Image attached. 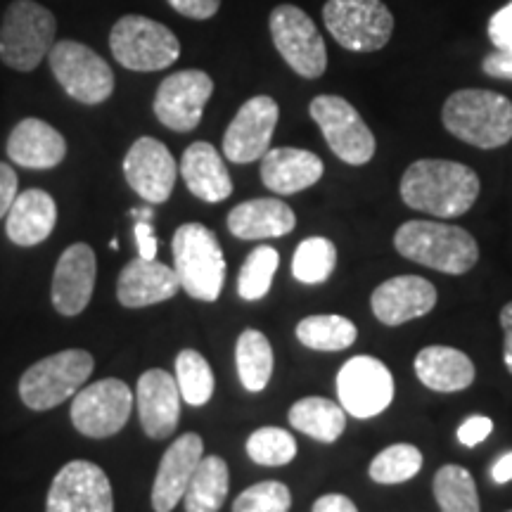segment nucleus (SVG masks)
<instances>
[{"instance_id":"1","label":"nucleus","mask_w":512,"mask_h":512,"mask_svg":"<svg viewBox=\"0 0 512 512\" xmlns=\"http://www.w3.org/2000/svg\"><path fill=\"white\" fill-rule=\"evenodd\" d=\"M401 200L437 219L463 216L479 197V176L470 166L448 159H418L401 178Z\"/></svg>"},{"instance_id":"2","label":"nucleus","mask_w":512,"mask_h":512,"mask_svg":"<svg viewBox=\"0 0 512 512\" xmlns=\"http://www.w3.org/2000/svg\"><path fill=\"white\" fill-rule=\"evenodd\" d=\"M441 121L451 136L479 150H496L512 140V102L484 88H463L448 95Z\"/></svg>"},{"instance_id":"3","label":"nucleus","mask_w":512,"mask_h":512,"mask_svg":"<svg viewBox=\"0 0 512 512\" xmlns=\"http://www.w3.org/2000/svg\"><path fill=\"white\" fill-rule=\"evenodd\" d=\"M394 247L403 259L448 275H463L479 261L477 240L439 221H406L394 233Z\"/></svg>"},{"instance_id":"4","label":"nucleus","mask_w":512,"mask_h":512,"mask_svg":"<svg viewBox=\"0 0 512 512\" xmlns=\"http://www.w3.org/2000/svg\"><path fill=\"white\" fill-rule=\"evenodd\" d=\"M171 247L181 290L197 302H216L226 280V256L214 230L202 223H183Z\"/></svg>"},{"instance_id":"5","label":"nucleus","mask_w":512,"mask_h":512,"mask_svg":"<svg viewBox=\"0 0 512 512\" xmlns=\"http://www.w3.org/2000/svg\"><path fill=\"white\" fill-rule=\"evenodd\" d=\"M55 15L34 0H15L0 27V60L17 72H31L55 46Z\"/></svg>"},{"instance_id":"6","label":"nucleus","mask_w":512,"mask_h":512,"mask_svg":"<svg viewBox=\"0 0 512 512\" xmlns=\"http://www.w3.org/2000/svg\"><path fill=\"white\" fill-rule=\"evenodd\" d=\"M95 361L88 351L67 349L27 368L19 380V396L31 411H50L79 392L93 375Z\"/></svg>"},{"instance_id":"7","label":"nucleus","mask_w":512,"mask_h":512,"mask_svg":"<svg viewBox=\"0 0 512 512\" xmlns=\"http://www.w3.org/2000/svg\"><path fill=\"white\" fill-rule=\"evenodd\" d=\"M110 48L114 60L131 72H159L181 55L174 31L143 15H126L112 27Z\"/></svg>"},{"instance_id":"8","label":"nucleus","mask_w":512,"mask_h":512,"mask_svg":"<svg viewBox=\"0 0 512 512\" xmlns=\"http://www.w3.org/2000/svg\"><path fill=\"white\" fill-rule=\"evenodd\" d=\"M323 22L332 38L351 53H375L394 34V15L382 0H328Z\"/></svg>"},{"instance_id":"9","label":"nucleus","mask_w":512,"mask_h":512,"mask_svg":"<svg viewBox=\"0 0 512 512\" xmlns=\"http://www.w3.org/2000/svg\"><path fill=\"white\" fill-rule=\"evenodd\" d=\"M309 114L323 133L325 143L344 164L363 166L375 157L377 143L373 131L349 100L339 95H318L311 100Z\"/></svg>"},{"instance_id":"10","label":"nucleus","mask_w":512,"mask_h":512,"mask_svg":"<svg viewBox=\"0 0 512 512\" xmlns=\"http://www.w3.org/2000/svg\"><path fill=\"white\" fill-rule=\"evenodd\" d=\"M50 69L64 93L83 105H100L114 93V72L102 57L83 43L60 41L48 53Z\"/></svg>"},{"instance_id":"11","label":"nucleus","mask_w":512,"mask_h":512,"mask_svg":"<svg viewBox=\"0 0 512 512\" xmlns=\"http://www.w3.org/2000/svg\"><path fill=\"white\" fill-rule=\"evenodd\" d=\"M275 50L304 79H318L328 69V48L313 19L297 5H278L268 19Z\"/></svg>"},{"instance_id":"12","label":"nucleus","mask_w":512,"mask_h":512,"mask_svg":"<svg viewBox=\"0 0 512 512\" xmlns=\"http://www.w3.org/2000/svg\"><path fill=\"white\" fill-rule=\"evenodd\" d=\"M131 387L117 377L98 380L74 394L72 422L83 437L107 439L124 430L133 411Z\"/></svg>"},{"instance_id":"13","label":"nucleus","mask_w":512,"mask_h":512,"mask_svg":"<svg viewBox=\"0 0 512 512\" xmlns=\"http://www.w3.org/2000/svg\"><path fill=\"white\" fill-rule=\"evenodd\" d=\"M337 399L354 418H375L394 401V377L377 358L354 356L337 373Z\"/></svg>"},{"instance_id":"14","label":"nucleus","mask_w":512,"mask_h":512,"mask_svg":"<svg viewBox=\"0 0 512 512\" xmlns=\"http://www.w3.org/2000/svg\"><path fill=\"white\" fill-rule=\"evenodd\" d=\"M46 512H114L110 477L91 460H72L50 484Z\"/></svg>"},{"instance_id":"15","label":"nucleus","mask_w":512,"mask_h":512,"mask_svg":"<svg viewBox=\"0 0 512 512\" xmlns=\"http://www.w3.org/2000/svg\"><path fill=\"white\" fill-rule=\"evenodd\" d=\"M214 93V81L200 69L176 72L159 83L152 110L166 128L176 133H190L200 126L204 107Z\"/></svg>"},{"instance_id":"16","label":"nucleus","mask_w":512,"mask_h":512,"mask_svg":"<svg viewBox=\"0 0 512 512\" xmlns=\"http://www.w3.org/2000/svg\"><path fill=\"white\" fill-rule=\"evenodd\" d=\"M280 107L268 95H256L240 107L223 136V155L233 164L256 162L271 150Z\"/></svg>"},{"instance_id":"17","label":"nucleus","mask_w":512,"mask_h":512,"mask_svg":"<svg viewBox=\"0 0 512 512\" xmlns=\"http://www.w3.org/2000/svg\"><path fill=\"white\" fill-rule=\"evenodd\" d=\"M124 176L147 204H164L174 192L178 164L169 147L157 138L143 136L126 152Z\"/></svg>"},{"instance_id":"18","label":"nucleus","mask_w":512,"mask_h":512,"mask_svg":"<svg viewBox=\"0 0 512 512\" xmlns=\"http://www.w3.org/2000/svg\"><path fill=\"white\" fill-rule=\"evenodd\" d=\"M181 389L176 377L162 368L140 375L136 387V408L140 427L150 439H169L181 420Z\"/></svg>"},{"instance_id":"19","label":"nucleus","mask_w":512,"mask_h":512,"mask_svg":"<svg viewBox=\"0 0 512 512\" xmlns=\"http://www.w3.org/2000/svg\"><path fill=\"white\" fill-rule=\"evenodd\" d=\"M95 275H98V259L93 247L76 242L67 247L57 261L53 273V306L62 316H79L91 304L95 290Z\"/></svg>"},{"instance_id":"20","label":"nucleus","mask_w":512,"mask_h":512,"mask_svg":"<svg viewBox=\"0 0 512 512\" xmlns=\"http://www.w3.org/2000/svg\"><path fill=\"white\" fill-rule=\"evenodd\" d=\"M370 306L382 325L396 328L408 320L427 316L437 306V287L420 275H396L377 287Z\"/></svg>"},{"instance_id":"21","label":"nucleus","mask_w":512,"mask_h":512,"mask_svg":"<svg viewBox=\"0 0 512 512\" xmlns=\"http://www.w3.org/2000/svg\"><path fill=\"white\" fill-rule=\"evenodd\" d=\"M204 458V441L200 434L188 432L166 448L159 463L155 486H152V508L155 512H171L183 501L197 465Z\"/></svg>"},{"instance_id":"22","label":"nucleus","mask_w":512,"mask_h":512,"mask_svg":"<svg viewBox=\"0 0 512 512\" xmlns=\"http://www.w3.org/2000/svg\"><path fill=\"white\" fill-rule=\"evenodd\" d=\"M181 292V280L174 268L159 261L133 259L124 266L117 280V299L126 309H145V306L162 304L174 299Z\"/></svg>"},{"instance_id":"23","label":"nucleus","mask_w":512,"mask_h":512,"mask_svg":"<svg viewBox=\"0 0 512 512\" xmlns=\"http://www.w3.org/2000/svg\"><path fill=\"white\" fill-rule=\"evenodd\" d=\"M323 159L299 147H275L261 157V181L275 195H294L323 178Z\"/></svg>"},{"instance_id":"24","label":"nucleus","mask_w":512,"mask_h":512,"mask_svg":"<svg viewBox=\"0 0 512 512\" xmlns=\"http://www.w3.org/2000/svg\"><path fill=\"white\" fill-rule=\"evenodd\" d=\"M8 157L24 169H55L67 157V140L43 119H22L8 138Z\"/></svg>"},{"instance_id":"25","label":"nucleus","mask_w":512,"mask_h":512,"mask_svg":"<svg viewBox=\"0 0 512 512\" xmlns=\"http://www.w3.org/2000/svg\"><path fill=\"white\" fill-rule=\"evenodd\" d=\"M57 226V204L46 190H24L5 216V233L17 247H36L50 238Z\"/></svg>"},{"instance_id":"26","label":"nucleus","mask_w":512,"mask_h":512,"mask_svg":"<svg viewBox=\"0 0 512 512\" xmlns=\"http://www.w3.org/2000/svg\"><path fill=\"white\" fill-rule=\"evenodd\" d=\"M226 223L238 240H268L292 233L297 226V216L283 200L261 197V200L242 202L230 209Z\"/></svg>"},{"instance_id":"27","label":"nucleus","mask_w":512,"mask_h":512,"mask_svg":"<svg viewBox=\"0 0 512 512\" xmlns=\"http://www.w3.org/2000/svg\"><path fill=\"white\" fill-rule=\"evenodd\" d=\"M181 176L188 190L202 202L216 204L233 195V181L221 152L209 143H192L183 152Z\"/></svg>"},{"instance_id":"28","label":"nucleus","mask_w":512,"mask_h":512,"mask_svg":"<svg viewBox=\"0 0 512 512\" xmlns=\"http://www.w3.org/2000/svg\"><path fill=\"white\" fill-rule=\"evenodd\" d=\"M415 375L432 392L453 394L475 382V363L465 351L434 344L415 356Z\"/></svg>"},{"instance_id":"29","label":"nucleus","mask_w":512,"mask_h":512,"mask_svg":"<svg viewBox=\"0 0 512 512\" xmlns=\"http://www.w3.org/2000/svg\"><path fill=\"white\" fill-rule=\"evenodd\" d=\"M287 420L294 430L323 444H332L347 430V411L342 403L323 399V396L299 399L287 413Z\"/></svg>"},{"instance_id":"30","label":"nucleus","mask_w":512,"mask_h":512,"mask_svg":"<svg viewBox=\"0 0 512 512\" xmlns=\"http://www.w3.org/2000/svg\"><path fill=\"white\" fill-rule=\"evenodd\" d=\"M228 489L230 472L226 460L221 456L202 458L185 489V512H219L228 498Z\"/></svg>"},{"instance_id":"31","label":"nucleus","mask_w":512,"mask_h":512,"mask_svg":"<svg viewBox=\"0 0 512 512\" xmlns=\"http://www.w3.org/2000/svg\"><path fill=\"white\" fill-rule=\"evenodd\" d=\"M235 366L247 392H264L273 375V347L264 332L254 328L242 330L235 344Z\"/></svg>"},{"instance_id":"32","label":"nucleus","mask_w":512,"mask_h":512,"mask_svg":"<svg viewBox=\"0 0 512 512\" xmlns=\"http://www.w3.org/2000/svg\"><path fill=\"white\" fill-rule=\"evenodd\" d=\"M356 325L344 316H309L297 325V339L313 351H344L356 342Z\"/></svg>"},{"instance_id":"33","label":"nucleus","mask_w":512,"mask_h":512,"mask_svg":"<svg viewBox=\"0 0 512 512\" xmlns=\"http://www.w3.org/2000/svg\"><path fill=\"white\" fill-rule=\"evenodd\" d=\"M434 498L441 512H479L475 479L460 465H444L434 475Z\"/></svg>"},{"instance_id":"34","label":"nucleus","mask_w":512,"mask_h":512,"mask_svg":"<svg viewBox=\"0 0 512 512\" xmlns=\"http://www.w3.org/2000/svg\"><path fill=\"white\" fill-rule=\"evenodd\" d=\"M176 382L188 406H204L214 396V373L207 358L195 349H183L176 356Z\"/></svg>"},{"instance_id":"35","label":"nucleus","mask_w":512,"mask_h":512,"mask_svg":"<svg viewBox=\"0 0 512 512\" xmlns=\"http://www.w3.org/2000/svg\"><path fill=\"white\" fill-rule=\"evenodd\" d=\"M337 266V247L328 238H306L292 259V275L304 285H320Z\"/></svg>"},{"instance_id":"36","label":"nucleus","mask_w":512,"mask_h":512,"mask_svg":"<svg viewBox=\"0 0 512 512\" xmlns=\"http://www.w3.org/2000/svg\"><path fill=\"white\" fill-rule=\"evenodd\" d=\"M422 470V453L413 444H394L377 453L368 475L377 484H403Z\"/></svg>"},{"instance_id":"37","label":"nucleus","mask_w":512,"mask_h":512,"mask_svg":"<svg viewBox=\"0 0 512 512\" xmlns=\"http://www.w3.org/2000/svg\"><path fill=\"white\" fill-rule=\"evenodd\" d=\"M280 256L273 247H256L249 252L238 275V294L245 302H259L271 290L275 271H278Z\"/></svg>"},{"instance_id":"38","label":"nucleus","mask_w":512,"mask_h":512,"mask_svg":"<svg viewBox=\"0 0 512 512\" xmlns=\"http://www.w3.org/2000/svg\"><path fill=\"white\" fill-rule=\"evenodd\" d=\"M247 456L256 465H290L294 456H297V441L283 427H261V430L249 434Z\"/></svg>"},{"instance_id":"39","label":"nucleus","mask_w":512,"mask_h":512,"mask_svg":"<svg viewBox=\"0 0 512 512\" xmlns=\"http://www.w3.org/2000/svg\"><path fill=\"white\" fill-rule=\"evenodd\" d=\"M292 494L283 482H259L235 498L233 512H290Z\"/></svg>"},{"instance_id":"40","label":"nucleus","mask_w":512,"mask_h":512,"mask_svg":"<svg viewBox=\"0 0 512 512\" xmlns=\"http://www.w3.org/2000/svg\"><path fill=\"white\" fill-rule=\"evenodd\" d=\"M489 38L496 50H512V0L491 15Z\"/></svg>"},{"instance_id":"41","label":"nucleus","mask_w":512,"mask_h":512,"mask_svg":"<svg viewBox=\"0 0 512 512\" xmlns=\"http://www.w3.org/2000/svg\"><path fill=\"white\" fill-rule=\"evenodd\" d=\"M494 432V420L486 415H472L458 427V441L467 448H475Z\"/></svg>"},{"instance_id":"42","label":"nucleus","mask_w":512,"mask_h":512,"mask_svg":"<svg viewBox=\"0 0 512 512\" xmlns=\"http://www.w3.org/2000/svg\"><path fill=\"white\" fill-rule=\"evenodd\" d=\"M17 190H19L17 171L12 169L10 164L0 162V219H3V216H8L12 202H15L19 195Z\"/></svg>"},{"instance_id":"43","label":"nucleus","mask_w":512,"mask_h":512,"mask_svg":"<svg viewBox=\"0 0 512 512\" xmlns=\"http://www.w3.org/2000/svg\"><path fill=\"white\" fill-rule=\"evenodd\" d=\"M169 5L183 17L209 19L221 8V0H169Z\"/></svg>"},{"instance_id":"44","label":"nucleus","mask_w":512,"mask_h":512,"mask_svg":"<svg viewBox=\"0 0 512 512\" xmlns=\"http://www.w3.org/2000/svg\"><path fill=\"white\" fill-rule=\"evenodd\" d=\"M133 235H136V245H138L140 259L155 261L159 242H157L155 228H152V221H136V223H133Z\"/></svg>"},{"instance_id":"45","label":"nucleus","mask_w":512,"mask_h":512,"mask_svg":"<svg viewBox=\"0 0 512 512\" xmlns=\"http://www.w3.org/2000/svg\"><path fill=\"white\" fill-rule=\"evenodd\" d=\"M482 69L491 79L512 81V50H496V53L486 55Z\"/></svg>"},{"instance_id":"46","label":"nucleus","mask_w":512,"mask_h":512,"mask_svg":"<svg viewBox=\"0 0 512 512\" xmlns=\"http://www.w3.org/2000/svg\"><path fill=\"white\" fill-rule=\"evenodd\" d=\"M313 512H358V508L349 496L325 494L313 503Z\"/></svg>"},{"instance_id":"47","label":"nucleus","mask_w":512,"mask_h":512,"mask_svg":"<svg viewBox=\"0 0 512 512\" xmlns=\"http://www.w3.org/2000/svg\"><path fill=\"white\" fill-rule=\"evenodd\" d=\"M501 328H503V335H505V344H503L505 368H508V373L512 375V302L503 306Z\"/></svg>"},{"instance_id":"48","label":"nucleus","mask_w":512,"mask_h":512,"mask_svg":"<svg viewBox=\"0 0 512 512\" xmlns=\"http://www.w3.org/2000/svg\"><path fill=\"white\" fill-rule=\"evenodd\" d=\"M491 479L496 484H508L512 479V451L503 453L501 458L496 460L494 467H491Z\"/></svg>"},{"instance_id":"49","label":"nucleus","mask_w":512,"mask_h":512,"mask_svg":"<svg viewBox=\"0 0 512 512\" xmlns=\"http://www.w3.org/2000/svg\"><path fill=\"white\" fill-rule=\"evenodd\" d=\"M128 214L133 216V221H152V219H155V211H152L150 204H147V207L131 209V211H128Z\"/></svg>"},{"instance_id":"50","label":"nucleus","mask_w":512,"mask_h":512,"mask_svg":"<svg viewBox=\"0 0 512 512\" xmlns=\"http://www.w3.org/2000/svg\"><path fill=\"white\" fill-rule=\"evenodd\" d=\"M508 512H512V510H508Z\"/></svg>"}]
</instances>
